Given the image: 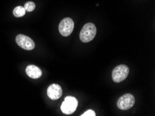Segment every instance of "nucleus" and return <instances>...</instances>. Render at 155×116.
<instances>
[{"label": "nucleus", "mask_w": 155, "mask_h": 116, "mask_svg": "<svg viewBox=\"0 0 155 116\" xmlns=\"http://www.w3.org/2000/svg\"><path fill=\"white\" fill-rule=\"evenodd\" d=\"M97 34V28L93 23L88 22L82 27L79 38L83 42H89L92 41Z\"/></svg>", "instance_id": "obj_1"}, {"label": "nucleus", "mask_w": 155, "mask_h": 116, "mask_svg": "<svg viewBox=\"0 0 155 116\" xmlns=\"http://www.w3.org/2000/svg\"><path fill=\"white\" fill-rule=\"evenodd\" d=\"M78 106L77 99L72 96H68L65 98L64 101L62 103L61 109L64 114L70 115L76 111Z\"/></svg>", "instance_id": "obj_2"}, {"label": "nucleus", "mask_w": 155, "mask_h": 116, "mask_svg": "<svg viewBox=\"0 0 155 116\" xmlns=\"http://www.w3.org/2000/svg\"><path fill=\"white\" fill-rule=\"evenodd\" d=\"M129 72L130 69L126 65H119L112 71V79L116 83L123 81L127 77Z\"/></svg>", "instance_id": "obj_3"}, {"label": "nucleus", "mask_w": 155, "mask_h": 116, "mask_svg": "<svg viewBox=\"0 0 155 116\" xmlns=\"http://www.w3.org/2000/svg\"><path fill=\"white\" fill-rule=\"evenodd\" d=\"M135 104V98L132 94H123L117 101V106L120 110H128L133 107Z\"/></svg>", "instance_id": "obj_4"}, {"label": "nucleus", "mask_w": 155, "mask_h": 116, "mask_svg": "<svg viewBox=\"0 0 155 116\" xmlns=\"http://www.w3.org/2000/svg\"><path fill=\"white\" fill-rule=\"evenodd\" d=\"M74 23L72 19L70 18H65L61 21L58 26V30L63 36L68 37L72 34L74 29Z\"/></svg>", "instance_id": "obj_5"}, {"label": "nucleus", "mask_w": 155, "mask_h": 116, "mask_svg": "<svg viewBox=\"0 0 155 116\" xmlns=\"http://www.w3.org/2000/svg\"><path fill=\"white\" fill-rule=\"evenodd\" d=\"M15 41L21 48L25 50H32L35 47L34 41L31 38L23 34H19L16 36Z\"/></svg>", "instance_id": "obj_6"}, {"label": "nucleus", "mask_w": 155, "mask_h": 116, "mask_svg": "<svg viewBox=\"0 0 155 116\" xmlns=\"http://www.w3.org/2000/svg\"><path fill=\"white\" fill-rule=\"evenodd\" d=\"M47 93L49 98H50L51 100H56L62 96L63 90L59 85L53 84L48 87Z\"/></svg>", "instance_id": "obj_7"}, {"label": "nucleus", "mask_w": 155, "mask_h": 116, "mask_svg": "<svg viewBox=\"0 0 155 116\" xmlns=\"http://www.w3.org/2000/svg\"><path fill=\"white\" fill-rule=\"evenodd\" d=\"M26 73L30 78L36 79L42 76V71L36 65H29L26 68Z\"/></svg>", "instance_id": "obj_8"}, {"label": "nucleus", "mask_w": 155, "mask_h": 116, "mask_svg": "<svg viewBox=\"0 0 155 116\" xmlns=\"http://www.w3.org/2000/svg\"><path fill=\"white\" fill-rule=\"evenodd\" d=\"M13 13L15 17L21 18V17H23V16L25 15L26 11L23 6H18L13 9Z\"/></svg>", "instance_id": "obj_9"}, {"label": "nucleus", "mask_w": 155, "mask_h": 116, "mask_svg": "<svg viewBox=\"0 0 155 116\" xmlns=\"http://www.w3.org/2000/svg\"><path fill=\"white\" fill-rule=\"evenodd\" d=\"M24 8L26 11L27 12H31L36 8V4H35L33 2H28L25 4Z\"/></svg>", "instance_id": "obj_10"}, {"label": "nucleus", "mask_w": 155, "mask_h": 116, "mask_svg": "<svg viewBox=\"0 0 155 116\" xmlns=\"http://www.w3.org/2000/svg\"><path fill=\"white\" fill-rule=\"evenodd\" d=\"M81 116H95L96 115V113L94 111L91 110V109H89L87 111H86L85 113H83V114L81 115Z\"/></svg>", "instance_id": "obj_11"}]
</instances>
